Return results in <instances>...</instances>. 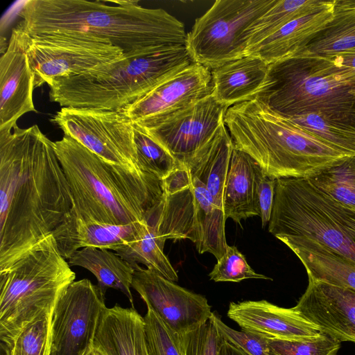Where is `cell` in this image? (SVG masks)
I'll return each mask as SVG.
<instances>
[{
	"label": "cell",
	"instance_id": "obj_16",
	"mask_svg": "<svg viewBox=\"0 0 355 355\" xmlns=\"http://www.w3.org/2000/svg\"><path fill=\"white\" fill-rule=\"evenodd\" d=\"M28 39L19 24L0 58V130H11L21 116L36 112L34 76L26 51Z\"/></svg>",
	"mask_w": 355,
	"mask_h": 355
},
{
	"label": "cell",
	"instance_id": "obj_15",
	"mask_svg": "<svg viewBox=\"0 0 355 355\" xmlns=\"http://www.w3.org/2000/svg\"><path fill=\"white\" fill-rule=\"evenodd\" d=\"M212 92L211 70L193 62L121 110L132 122L144 123L173 114Z\"/></svg>",
	"mask_w": 355,
	"mask_h": 355
},
{
	"label": "cell",
	"instance_id": "obj_23",
	"mask_svg": "<svg viewBox=\"0 0 355 355\" xmlns=\"http://www.w3.org/2000/svg\"><path fill=\"white\" fill-rule=\"evenodd\" d=\"M299 258L309 279L355 291V261L315 242L300 239L282 240Z\"/></svg>",
	"mask_w": 355,
	"mask_h": 355
},
{
	"label": "cell",
	"instance_id": "obj_39",
	"mask_svg": "<svg viewBox=\"0 0 355 355\" xmlns=\"http://www.w3.org/2000/svg\"><path fill=\"white\" fill-rule=\"evenodd\" d=\"M211 317L225 341L247 355H270L268 339L246 331H237L225 324L215 313Z\"/></svg>",
	"mask_w": 355,
	"mask_h": 355
},
{
	"label": "cell",
	"instance_id": "obj_25",
	"mask_svg": "<svg viewBox=\"0 0 355 355\" xmlns=\"http://www.w3.org/2000/svg\"><path fill=\"white\" fill-rule=\"evenodd\" d=\"M233 141L223 123L211 141L186 167L205 187L215 205L223 211V195L233 149Z\"/></svg>",
	"mask_w": 355,
	"mask_h": 355
},
{
	"label": "cell",
	"instance_id": "obj_5",
	"mask_svg": "<svg viewBox=\"0 0 355 355\" xmlns=\"http://www.w3.org/2000/svg\"><path fill=\"white\" fill-rule=\"evenodd\" d=\"M224 123L234 146L275 180L307 178L349 156L255 98L230 107Z\"/></svg>",
	"mask_w": 355,
	"mask_h": 355
},
{
	"label": "cell",
	"instance_id": "obj_20",
	"mask_svg": "<svg viewBox=\"0 0 355 355\" xmlns=\"http://www.w3.org/2000/svg\"><path fill=\"white\" fill-rule=\"evenodd\" d=\"M334 0L320 8L289 21L260 43L247 51L268 64L290 58L305 48L332 19Z\"/></svg>",
	"mask_w": 355,
	"mask_h": 355
},
{
	"label": "cell",
	"instance_id": "obj_17",
	"mask_svg": "<svg viewBox=\"0 0 355 355\" xmlns=\"http://www.w3.org/2000/svg\"><path fill=\"white\" fill-rule=\"evenodd\" d=\"M293 309L322 334L355 343V291L309 279Z\"/></svg>",
	"mask_w": 355,
	"mask_h": 355
},
{
	"label": "cell",
	"instance_id": "obj_12",
	"mask_svg": "<svg viewBox=\"0 0 355 355\" xmlns=\"http://www.w3.org/2000/svg\"><path fill=\"white\" fill-rule=\"evenodd\" d=\"M105 293L87 279L66 288L53 311L51 355H83L94 345Z\"/></svg>",
	"mask_w": 355,
	"mask_h": 355
},
{
	"label": "cell",
	"instance_id": "obj_9",
	"mask_svg": "<svg viewBox=\"0 0 355 355\" xmlns=\"http://www.w3.org/2000/svg\"><path fill=\"white\" fill-rule=\"evenodd\" d=\"M277 1H216L187 34L185 46L193 61L211 70L246 56L245 31Z\"/></svg>",
	"mask_w": 355,
	"mask_h": 355
},
{
	"label": "cell",
	"instance_id": "obj_38",
	"mask_svg": "<svg viewBox=\"0 0 355 355\" xmlns=\"http://www.w3.org/2000/svg\"><path fill=\"white\" fill-rule=\"evenodd\" d=\"M144 320L150 355H182L178 334L169 329L152 309L147 308Z\"/></svg>",
	"mask_w": 355,
	"mask_h": 355
},
{
	"label": "cell",
	"instance_id": "obj_43",
	"mask_svg": "<svg viewBox=\"0 0 355 355\" xmlns=\"http://www.w3.org/2000/svg\"><path fill=\"white\" fill-rule=\"evenodd\" d=\"M220 355H247L240 349L234 347L231 344L224 342L221 350Z\"/></svg>",
	"mask_w": 355,
	"mask_h": 355
},
{
	"label": "cell",
	"instance_id": "obj_21",
	"mask_svg": "<svg viewBox=\"0 0 355 355\" xmlns=\"http://www.w3.org/2000/svg\"><path fill=\"white\" fill-rule=\"evenodd\" d=\"M104 355H150L144 320L135 308L106 307L94 340Z\"/></svg>",
	"mask_w": 355,
	"mask_h": 355
},
{
	"label": "cell",
	"instance_id": "obj_1",
	"mask_svg": "<svg viewBox=\"0 0 355 355\" xmlns=\"http://www.w3.org/2000/svg\"><path fill=\"white\" fill-rule=\"evenodd\" d=\"M72 206L54 142L37 125L0 130V271L51 234Z\"/></svg>",
	"mask_w": 355,
	"mask_h": 355
},
{
	"label": "cell",
	"instance_id": "obj_29",
	"mask_svg": "<svg viewBox=\"0 0 355 355\" xmlns=\"http://www.w3.org/2000/svg\"><path fill=\"white\" fill-rule=\"evenodd\" d=\"M146 220V219H145ZM164 245L159 240L154 227L146 220L145 224L132 241L120 246L114 252L137 269L139 263L159 274L166 279L176 282L178 276L164 253Z\"/></svg>",
	"mask_w": 355,
	"mask_h": 355
},
{
	"label": "cell",
	"instance_id": "obj_37",
	"mask_svg": "<svg viewBox=\"0 0 355 355\" xmlns=\"http://www.w3.org/2000/svg\"><path fill=\"white\" fill-rule=\"evenodd\" d=\"M268 345L270 355H336L340 342L322 334L309 340L268 339Z\"/></svg>",
	"mask_w": 355,
	"mask_h": 355
},
{
	"label": "cell",
	"instance_id": "obj_33",
	"mask_svg": "<svg viewBox=\"0 0 355 355\" xmlns=\"http://www.w3.org/2000/svg\"><path fill=\"white\" fill-rule=\"evenodd\" d=\"M134 139L138 166L160 180H164L179 164L160 143L141 125L133 122Z\"/></svg>",
	"mask_w": 355,
	"mask_h": 355
},
{
	"label": "cell",
	"instance_id": "obj_42",
	"mask_svg": "<svg viewBox=\"0 0 355 355\" xmlns=\"http://www.w3.org/2000/svg\"><path fill=\"white\" fill-rule=\"evenodd\" d=\"M322 57H324L337 64L355 69V49Z\"/></svg>",
	"mask_w": 355,
	"mask_h": 355
},
{
	"label": "cell",
	"instance_id": "obj_32",
	"mask_svg": "<svg viewBox=\"0 0 355 355\" xmlns=\"http://www.w3.org/2000/svg\"><path fill=\"white\" fill-rule=\"evenodd\" d=\"M53 311L43 312L10 339L1 342V355H51Z\"/></svg>",
	"mask_w": 355,
	"mask_h": 355
},
{
	"label": "cell",
	"instance_id": "obj_27",
	"mask_svg": "<svg viewBox=\"0 0 355 355\" xmlns=\"http://www.w3.org/2000/svg\"><path fill=\"white\" fill-rule=\"evenodd\" d=\"M191 178L195 207L194 243L200 254L209 252L218 260L227 246L226 218L224 211L212 200L205 185L197 178L192 175Z\"/></svg>",
	"mask_w": 355,
	"mask_h": 355
},
{
	"label": "cell",
	"instance_id": "obj_31",
	"mask_svg": "<svg viewBox=\"0 0 355 355\" xmlns=\"http://www.w3.org/2000/svg\"><path fill=\"white\" fill-rule=\"evenodd\" d=\"M326 2L319 0H277L245 31L247 51L289 21L320 8Z\"/></svg>",
	"mask_w": 355,
	"mask_h": 355
},
{
	"label": "cell",
	"instance_id": "obj_19",
	"mask_svg": "<svg viewBox=\"0 0 355 355\" xmlns=\"http://www.w3.org/2000/svg\"><path fill=\"white\" fill-rule=\"evenodd\" d=\"M146 220L128 225H111L83 218L70 211L53 232L58 249L65 259L84 248L115 251L134 240Z\"/></svg>",
	"mask_w": 355,
	"mask_h": 355
},
{
	"label": "cell",
	"instance_id": "obj_22",
	"mask_svg": "<svg viewBox=\"0 0 355 355\" xmlns=\"http://www.w3.org/2000/svg\"><path fill=\"white\" fill-rule=\"evenodd\" d=\"M268 68L261 58L247 55L211 69L212 95L227 108L250 101L265 83Z\"/></svg>",
	"mask_w": 355,
	"mask_h": 355
},
{
	"label": "cell",
	"instance_id": "obj_41",
	"mask_svg": "<svg viewBox=\"0 0 355 355\" xmlns=\"http://www.w3.org/2000/svg\"><path fill=\"white\" fill-rule=\"evenodd\" d=\"M164 193L174 195L191 187L192 178L188 168L179 165L167 177L162 180Z\"/></svg>",
	"mask_w": 355,
	"mask_h": 355
},
{
	"label": "cell",
	"instance_id": "obj_18",
	"mask_svg": "<svg viewBox=\"0 0 355 355\" xmlns=\"http://www.w3.org/2000/svg\"><path fill=\"white\" fill-rule=\"evenodd\" d=\"M227 315L241 330L269 340H309L322 334L293 307H280L264 300L232 302Z\"/></svg>",
	"mask_w": 355,
	"mask_h": 355
},
{
	"label": "cell",
	"instance_id": "obj_4",
	"mask_svg": "<svg viewBox=\"0 0 355 355\" xmlns=\"http://www.w3.org/2000/svg\"><path fill=\"white\" fill-rule=\"evenodd\" d=\"M254 98L286 119L318 114L355 134V69L297 54L269 64Z\"/></svg>",
	"mask_w": 355,
	"mask_h": 355
},
{
	"label": "cell",
	"instance_id": "obj_44",
	"mask_svg": "<svg viewBox=\"0 0 355 355\" xmlns=\"http://www.w3.org/2000/svg\"><path fill=\"white\" fill-rule=\"evenodd\" d=\"M83 355H104L103 353L94 345L89 347Z\"/></svg>",
	"mask_w": 355,
	"mask_h": 355
},
{
	"label": "cell",
	"instance_id": "obj_28",
	"mask_svg": "<svg viewBox=\"0 0 355 355\" xmlns=\"http://www.w3.org/2000/svg\"><path fill=\"white\" fill-rule=\"evenodd\" d=\"M354 49L355 0H334L332 19L297 54L329 56Z\"/></svg>",
	"mask_w": 355,
	"mask_h": 355
},
{
	"label": "cell",
	"instance_id": "obj_24",
	"mask_svg": "<svg viewBox=\"0 0 355 355\" xmlns=\"http://www.w3.org/2000/svg\"><path fill=\"white\" fill-rule=\"evenodd\" d=\"M258 166L248 153L233 146L223 195L226 219L230 218L239 223L242 220L259 216L255 201Z\"/></svg>",
	"mask_w": 355,
	"mask_h": 355
},
{
	"label": "cell",
	"instance_id": "obj_13",
	"mask_svg": "<svg viewBox=\"0 0 355 355\" xmlns=\"http://www.w3.org/2000/svg\"><path fill=\"white\" fill-rule=\"evenodd\" d=\"M227 109L211 94L173 114L138 124L186 166L216 136Z\"/></svg>",
	"mask_w": 355,
	"mask_h": 355
},
{
	"label": "cell",
	"instance_id": "obj_36",
	"mask_svg": "<svg viewBox=\"0 0 355 355\" xmlns=\"http://www.w3.org/2000/svg\"><path fill=\"white\" fill-rule=\"evenodd\" d=\"M209 274L214 282H239L248 279H270L271 278L257 273L248 263L245 256L235 246H227L223 257Z\"/></svg>",
	"mask_w": 355,
	"mask_h": 355
},
{
	"label": "cell",
	"instance_id": "obj_7",
	"mask_svg": "<svg viewBox=\"0 0 355 355\" xmlns=\"http://www.w3.org/2000/svg\"><path fill=\"white\" fill-rule=\"evenodd\" d=\"M75 278L52 234L0 271L1 342L43 312L53 309Z\"/></svg>",
	"mask_w": 355,
	"mask_h": 355
},
{
	"label": "cell",
	"instance_id": "obj_30",
	"mask_svg": "<svg viewBox=\"0 0 355 355\" xmlns=\"http://www.w3.org/2000/svg\"><path fill=\"white\" fill-rule=\"evenodd\" d=\"M306 179L317 189L355 210V155L341 157Z\"/></svg>",
	"mask_w": 355,
	"mask_h": 355
},
{
	"label": "cell",
	"instance_id": "obj_26",
	"mask_svg": "<svg viewBox=\"0 0 355 355\" xmlns=\"http://www.w3.org/2000/svg\"><path fill=\"white\" fill-rule=\"evenodd\" d=\"M67 260L70 266H80L90 271L104 293L109 288L119 290L134 308L130 288L135 269L116 252L106 249L84 248L76 251Z\"/></svg>",
	"mask_w": 355,
	"mask_h": 355
},
{
	"label": "cell",
	"instance_id": "obj_3",
	"mask_svg": "<svg viewBox=\"0 0 355 355\" xmlns=\"http://www.w3.org/2000/svg\"><path fill=\"white\" fill-rule=\"evenodd\" d=\"M55 150L77 216L111 225L145 220L164 198L162 180L127 166L109 162L64 135Z\"/></svg>",
	"mask_w": 355,
	"mask_h": 355
},
{
	"label": "cell",
	"instance_id": "obj_6",
	"mask_svg": "<svg viewBox=\"0 0 355 355\" xmlns=\"http://www.w3.org/2000/svg\"><path fill=\"white\" fill-rule=\"evenodd\" d=\"M193 62L185 45L125 53L119 61L53 80L49 99L62 107L120 110Z\"/></svg>",
	"mask_w": 355,
	"mask_h": 355
},
{
	"label": "cell",
	"instance_id": "obj_11",
	"mask_svg": "<svg viewBox=\"0 0 355 355\" xmlns=\"http://www.w3.org/2000/svg\"><path fill=\"white\" fill-rule=\"evenodd\" d=\"M51 121L105 160L140 170L133 122L121 110L62 107Z\"/></svg>",
	"mask_w": 355,
	"mask_h": 355
},
{
	"label": "cell",
	"instance_id": "obj_14",
	"mask_svg": "<svg viewBox=\"0 0 355 355\" xmlns=\"http://www.w3.org/2000/svg\"><path fill=\"white\" fill-rule=\"evenodd\" d=\"M132 288L173 332L191 331L211 315L207 298L191 292L150 269L135 270Z\"/></svg>",
	"mask_w": 355,
	"mask_h": 355
},
{
	"label": "cell",
	"instance_id": "obj_10",
	"mask_svg": "<svg viewBox=\"0 0 355 355\" xmlns=\"http://www.w3.org/2000/svg\"><path fill=\"white\" fill-rule=\"evenodd\" d=\"M26 51L35 88L125 57L121 48L107 40L77 33L29 35Z\"/></svg>",
	"mask_w": 355,
	"mask_h": 355
},
{
	"label": "cell",
	"instance_id": "obj_34",
	"mask_svg": "<svg viewBox=\"0 0 355 355\" xmlns=\"http://www.w3.org/2000/svg\"><path fill=\"white\" fill-rule=\"evenodd\" d=\"M347 155H355V134L336 127L323 117L308 114L288 119Z\"/></svg>",
	"mask_w": 355,
	"mask_h": 355
},
{
	"label": "cell",
	"instance_id": "obj_8",
	"mask_svg": "<svg viewBox=\"0 0 355 355\" xmlns=\"http://www.w3.org/2000/svg\"><path fill=\"white\" fill-rule=\"evenodd\" d=\"M268 231L280 241H311L355 261V210L317 189L306 178L276 180Z\"/></svg>",
	"mask_w": 355,
	"mask_h": 355
},
{
	"label": "cell",
	"instance_id": "obj_40",
	"mask_svg": "<svg viewBox=\"0 0 355 355\" xmlns=\"http://www.w3.org/2000/svg\"><path fill=\"white\" fill-rule=\"evenodd\" d=\"M275 187L276 180L268 177L259 165L255 174V201L263 227L271 218Z\"/></svg>",
	"mask_w": 355,
	"mask_h": 355
},
{
	"label": "cell",
	"instance_id": "obj_35",
	"mask_svg": "<svg viewBox=\"0 0 355 355\" xmlns=\"http://www.w3.org/2000/svg\"><path fill=\"white\" fill-rule=\"evenodd\" d=\"M178 341L182 355H220L225 342L211 315L199 327L178 334Z\"/></svg>",
	"mask_w": 355,
	"mask_h": 355
},
{
	"label": "cell",
	"instance_id": "obj_2",
	"mask_svg": "<svg viewBox=\"0 0 355 355\" xmlns=\"http://www.w3.org/2000/svg\"><path fill=\"white\" fill-rule=\"evenodd\" d=\"M29 35L84 34L110 42L124 53L185 45L184 24L161 8L139 1L30 0L19 12Z\"/></svg>",
	"mask_w": 355,
	"mask_h": 355
}]
</instances>
